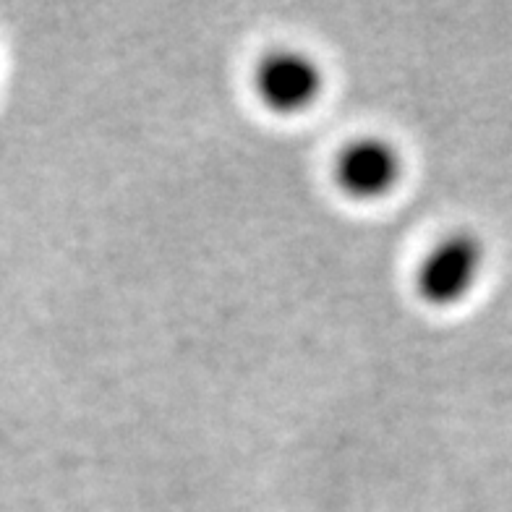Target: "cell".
<instances>
[{
  "instance_id": "6da1fadb",
  "label": "cell",
  "mask_w": 512,
  "mask_h": 512,
  "mask_svg": "<svg viewBox=\"0 0 512 512\" xmlns=\"http://www.w3.org/2000/svg\"><path fill=\"white\" fill-rule=\"evenodd\" d=\"M486 270V246L471 230H455L429 246L416 267V293L437 309L463 304L481 283Z\"/></svg>"
},
{
  "instance_id": "7a4b0ae2",
  "label": "cell",
  "mask_w": 512,
  "mask_h": 512,
  "mask_svg": "<svg viewBox=\"0 0 512 512\" xmlns=\"http://www.w3.org/2000/svg\"><path fill=\"white\" fill-rule=\"evenodd\" d=\"M327 89L322 63L306 50L277 48L254 68V92L277 115H301L317 108Z\"/></svg>"
},
{
  "instance_id": "3957f363",
  "label": "cell",
  "mask_w": 512,
  "mask_h": 512,
  "mask_svg": "<svg viewBox=\"0 0 512 512\" xmlns=\"http://www.w3.org/2000/svg\"><path fill=\"white\" fill-rule=\"evenodd\" d=\"M405 162L398 144L384 136H358L335 155V186L356 202L387 199L403 181Z\"/></svg>"
}]
</instances>
